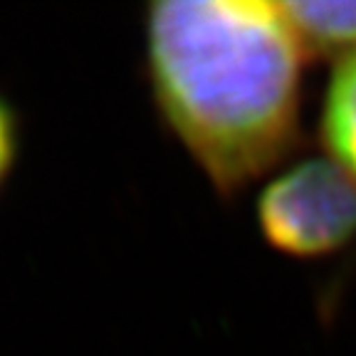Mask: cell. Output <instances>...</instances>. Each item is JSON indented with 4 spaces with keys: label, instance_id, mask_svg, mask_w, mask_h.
Returning <instances> with one entry per match:
<instances>
[{
    "label": "cell",
    "instance_id": "3",
    "mask_svg": "<svg viewBox=\"0 0 356 356\" xmlns=\"http://www.w3.org/2000/svg\"><path fill=\"white\" fill-rule=\"evenodd\" d=\"M280 8L307 60L356 57V0H289Z\"/></svg>",
    "mask_w": 356,
    "mask_h": 356
},
{
    "label": "cell",
    "instance_id": "2",
    "mask_svg": "<svg viewBox=\"0 0 356 356\" xmlns=\"http://www.w3.org/2000/svg\"><path fill=\"white\" fill-rule=\"evenodd\" d=\"M260 235L292 260H324L356 243V181L327 154L284 163L260 188Z\"/></svg>",
    "mask_w": 356,
    "mask_h": 356
},
{
    "label": "cell",
    "instance_id": "4",
    "mask_svg": "<svg viewBox=\"0 0 356 356\" xmlns=\"http://www.w3.org/2000/svg\"><path fill=\"white\" fill-rule=\"evenodd\" d=\"M324 154L356 181V57L334 65L319 106Z\"/></svg>",
    "mask_w": 356,
    "mask_h": 356
},
{
    "label": "cell",
    "instance_id": "1",
    "mask_svg": "<svg viewBox=\"0 0 356 356\" xmlns=\"http://www.w3.org/2000/svg\"><path fill=\"white\" fill-rule=\"evenodd\" d=\"M305 65L280 3L154 0L141 15L156 119L222 200L297 151Z\"/></svg>",
    "mask_w": 356,
    "mask_h": 356
},
{
    "label": "cell",
    "instance_id": "5",
    "mask_svg": "<svg viewBox=\"0 0 356 356\" xmlns=\"http://www.w3.org/2000/svg\"><path fill=\"white\" fill-rule=\"evenodd\" d=\"M22 144H25V129H22V114L15 102L0 92V195L17 173L22 159Z\"/></svg>",
    "mask_w": 356,
    "mask_h": 356
}]
</instances>
